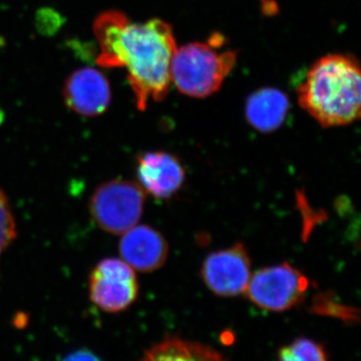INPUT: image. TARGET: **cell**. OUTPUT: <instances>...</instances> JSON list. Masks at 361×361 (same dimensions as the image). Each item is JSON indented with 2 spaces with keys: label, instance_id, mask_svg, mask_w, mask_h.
I'll return each mask as SVG.
<instances>
[{
  "label": "cell",
  "instance_id": "10",
  "mask_svg": "<svg viewBox=\"0 0 361 361\" xmlns=\"http://www.w3.org/2000/svg\"><path fill=\"white\" fill-rule=\"evenodd\" d=\"M118 248L122 260L140 272L159 269L168 258L167 241L148 225H135L123 233Z\"/></svg>",
  "mask_w": 361,
  "mask_h": 361
},
{
  "label": "cell",
  "instance_id": "5",
  "mask_svg": "<svg viewBox=\"0 0 361 361\" xmlns=\"http://www.w3.org/2000/svg\"><path fill=\"white\" fill-rule=\"evenodd\" d=\"M310 280L289 263L262 268L252 275L245 291L252 303L263 310L282 312L302 302Z\"/></svg>",
  "mask_w": 361,
  "mask_h": 361
},
{
  "label": "cell",
  "instance_id": "3",
  "mask_svg": "<svg viewBox=\"0 0 361 361\" xmlns=\"http://www.w3.org/2000/svg\"><path fill=\"white\" fill-rule=\"evenodd\" d=\"M224 44V37L216 33L207 42L177 47L171 65L172 84L188 97L215 94L236 63V52L223 49Z\"/></svg>",
  "mask_w": 361,
  "mask_h": 361
},
{
  "label": "cell",
  "instance_id": "2",
  "mask_svg": "<svg viewBox=\"0 0 361 361\" xmlns=\"http://www.w3.org/2000/svg\"><path fill=\"white\" fill-rule=\"evenodd\" d=\"M360 63L345 54H329L315 61L298 89L301 108L322 127H341L360 116Z\"/></svg>",
  "mask_w": 361,
  "mask_h": 361
},
{
  "label": "cell",
  "instance_id": "12",
  "mask_svg": "<svg viewBox=\"0 0 361 361\" xmlns=\"http://www.w3.org/2000/svg\"><path fill=\"white\" fill-rule=\"evenodd\" d=\"M141 361H225L209 346L179 338H168L149 349Z\"/></svg>",
  "mask_w": 361,
  "mask_h": 361
},
{
  "label": "cell",
  "instance_id": "7",
  "mask_svg": "<svg viewBox=\"0 0 361 361\" xmlns=\"http://www.w3.org/2000/svg\"><path fill=\"white\" fill-rule=\"evenodd\" d=\"M201 275L208 288L217 295L245 293L252 276L248 252L242 243L214 252L204 261Z\"/></svg>",
  "mask_w": 361,
  "mask_h": 361
},
{
  "label": "cell",
  "instance_id": "6",
  "mask_svg": "<svg viewBox=\"0 0 361 361\" xmlns=\"http://www.w3.org/2000/svg\"><path fill=\"white\" fill-rule=\"evenodd\" d=\"M139 294L135 270L122 259L106 258L97 263L90 276V297L109 313L129 308Z\"/></svg>",
  "mask_w": 361,
  "mask_h": 361
},
{
  "label": "cell",
  "instance_id": "13",
  "mask_svg": "<svg viewBox=\"0 0 361 361\" xmlns=\"http://www.w3.org/2000/svg\"><path fill=\"white\" fill-rule=\"evenodd\" d=\"M279 361H329L322 344L308 338H298L280 349Z\"/></svg>",
  "mask_w": 361,
  "mask_h": 361
},
{
  "label": "cell",
  "instance_id": "15",
  "mask_svg": "<svg viewBox=\"0 0 361 361\" xmlns=\"http://www.w3.org/2000/svg\"><path fill=\"white\" fill-rule=\"evenodd\" d=\"M16 222L6 197L0 191V255L16 239Z\"/></svg>",
  "mask_w": 361,
  "mask_h": 361
},
{
  "label": "cell",
  "instance_id": "16",
  "mask_svg": "<svg viewBox=\"0 0 361 361\" xmlns=\"http://www.w3.org/2000/svg\"><path fill=\"white\" fill-rule=\"evenodd\" d=\"M65 361H99L94 355L87 353H75L68 356Z\"/></svg>",
  "mask_w": 361,
  "mask_h": 361
},
{
  "label": "cell",
  "instance_id": "1",
  "mask_svg": "<svg viewBox=\"0 0 361 361\" xmlns=\"http://www.w3.org/2000/svg\"><path fill=\"white\" fill-rule=\"evenodd\" d=\"M94 32L99 49L97 65L125 68L139 110L168 96L177 49L172 26L159 18L134 23L121 11H109L97 16Z\"/></svg>",
  "mask_w": 361,
  "mask_h": 361
},
{
  "label": "cell",
  "instance_id": "9",
  "mask_svg": "<svg viewBox=\"0 0 361 361\" xmlns=\"http://www.w3.org/2000/svg\"><path fill=\"white\" fill-rule=\"evenodd\" d=\"M66 106L85 116L102 115L110 106L111 85L101 71L80 68L71 73L63 87Z\"/></svg>",
  "mask_w": 361,
  "mask_h": 361
},
{
  "label": "cell",
  "instance_id": "11",
  "mask_svg": "<svg viewBox=\"0 0 361 361\" xmlns=\"http://www.w3.org/2000/svg\"><path fill=\"white\" fill-rule=\"evenodd\" d=\"M288 111V99L275 89L258 90L249 97L246 104L247 120L252 127L264 133L279 129Z\"/></svg>",
  "mask_w": 361,
  "mask_h": 361
},
{
  "label": "cell",
  "instance_id": "14",
  "mask_svg": "<svg viewBox=\"0 0 361 361\" xmlns=\"http://www.w3.org/2000/svg\"><path fill=\"white\" fill-rule=\"evenodd\" d=\"M312 311L320 315L334 316L345 322H357L358 312L355 308L343 305L334 300L329 293L319 294L313 302Z\"/></svg>",
  "mask_w": 361,
  "mask_h": 361
},
{
  "label": "cell",
  "instance_id": "4",
  "mask_svg": "<svg viewBox=\"0 0 361 361\" xmlns=\"http://www.w3.org/2000/svg\"><path fill=\"white\" fill-rule=\"evenodd\" d=\"M145 200L146 193L137 183L111 180L97 188L90 212L103 231L122 235L141 219Z\"/></svg>",
  "mask_w": 361,
  "mask_h": 361
},
{
  "label": "cell",
  "instance_id": "8",
  "mask_svg": "<svg viewBox=\"0 0 361 361\" xmlns=\"http://www.w3.org/2000/svg\"><path fill=\"white\" fill-rule=\"evenodd\" d=\"M137 184L145 193L166 200L174 196L185 182L186 173L182 161L163 151L146 152L137 159Z\"/></svg>",
  "mask_w": 361,
  "mask_h": 361
}]
</instances>
